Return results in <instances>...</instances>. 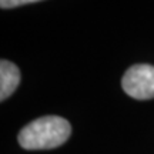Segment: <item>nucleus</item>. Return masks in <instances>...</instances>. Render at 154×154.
<instances>
[{"label":"nucleus","mask_w":154,"mask_h":154,"mask_svg":"<svg viewBox=\"0 0 154 154\" xmlns=\"http://www.w3.org/2000/svg\"><path fill=\"white\" fill-rule=\"evenodd\" d=\"M72 134L70 123L59 116L36 119L19 133V144L26 150H50L67 141Z\"/></svg>","instance_id":"1"},{"label":"nucleus","mask_w":154,"mask_h":154,"mask_svg":"<svg viewBox=\"0 0 154 154\" xmlns=\"http://www.w3.org/2000/svg\"><path fill=\"white\" fill-rule=\"evenodd\" d=\"M121 87L136 100L154 99V66L134 64L123 76Z\"/></svg>","instance_id":"2"},{"label":"nucleus","mask_w":154,"mask_h":154,"mask_svg":"<svg viewBox=\"0 0 154 154\" xmlns=\"http://www.w3.org/2000/svg\"><path fill=\"white\" fill-rule=\"evenodd\" d=\"M20 83V70L9 60L0 61V100L10 97Z\"/></svg>","instance_id":"3"},{"label":"nucleus","mask_w":154,"mask_h":154,"mask_svg":"<svg viewBox=\"0 0 154 154\" xmlns=\"http://www.w3.org/2000/svg\"><path fill=\"white\" fill-rule=\"evenodd\" d=\"M36 2H42V0H0V7L2 9H13V7L30 5V3H36Z\"/></svg>","instance_id":"4"}]
</instances>
